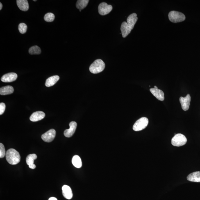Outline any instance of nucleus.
Segmentation results:
<instances>
[{
  "label": "nucleus",
  "instance_id": "26",
  "mask_svg": "<svg viewBox=\"0 0 200 200\" xmlns=\"http://www.w3.org/2000/svg\"><path fill=\"white\" fill-rule=\"evenodd\" d=\"M6 108V105L4 103H0V115H2L4 113Z\"/></svg>",
  "mask_w": 200,
  "mask_h": 200
},
{
  "label": "nucleus",
  "instance_id": "5",
  "mask_svg": "<svg viewBox=\"0 0 200 200\" xmlns=\"http://www.w3.org/2000/svg\"><path fill=\"white\" fill-rule=\"evenodd\" d=\"M187 139L185 135L178 133L174 136L171 140V144L175 146H183L187 143Z\"/></svg>",
  "mask_w": 200,
  "mask_h": 200
},
{
  "label": "nucleus",
  "instance_id": "13",
  "mask_svg": "<svg viewBox=\"0 0 200 200\" xmlns=\"http://www.w3.org/2000/svg\"><path fill=\"white\" fill-rule=\"evenodd\" d=\"M150 90L153 95L155 96L157 99L160 101H164L165 97H164V94L163 91L160 89L155 88L150 89Z\"/></svg>",
  "mask_w": 200,
  "mask_h": 200
},
{
  "label": "nucleus",
  "instance_id": "21",
  "mask_svg": "<svg viewBox=\"0 0 200 200\" xmlns=\"http://www.w3.org/2000/svg\"><path fill=\"white\" fill-rule=\"evenodd\" d=\"M89 0H78L76 3V7L79 10H83L87 7L89 3Z\"/></svg>",
  "mask_w": 200,
  "mask_h": 200
},
{
  "label": "nucleus",
  "instance_id": "9",
  "mask_svg": "<svg viewBox=\"0 0 200 200\" xmlns=\"http://www.w3.org/2000/svg\"><path fill=\"white\" fill-rule=\"evenodd\" d=\"M191 97L189 94H187L185 97H181L179 101L181 105L182 108L184 111H187L189 110L190 105Z\"/></svg>",
  "mask_w": 200,
  "mask_h": 200
},
{
  "label": "nucleus",
  "instance_id": "29",
  "mask_svg": "<svg viewBox=\"0 0 200 200\" xmlns=\"http://www.w3.org/2000/svg\"><path fill=\"white\" fill-rule=\"evenodd\" d=\"M154 88H155V89H158V87H157L156 86H155L154 87Z\"/></svg>",
  "mask_w": 200,
  "mask_h": 200
},
{
  "label": "nucleus",
  "instance_id": "3",
  "mask_svg": "<svg viewBox=\"0 0 200 200\" xmlns=\"http://www.w3.org/2000/svg\"><path fill=\"white\" fill-rule=\"evenodd\" d=\"M105 65L101 59H98L94 61L89 67V71L94 74H97L104 70Z\"/></svg>",
  "mask_w": 200,
  "mask_h": 200
},
{
  "label": "nucleus",
  "instance_id": "22",
  "mask_svg": "<svg viewBox=\"0 0 200 200\" xmlns=\"http://www.w3.org/2000/svg\"><path fill=\"white\" fill-rule=\"evenodd\" d=\"M29 52L31 55H39L41 52V50L39 46H34L30 48Z\"/></svg>",
  "mask_w": 200,
  "mask_h": 200
},
{
  "label": "nucleus",
  "instance_id": "2",
  "mask_svg": "<svg viewBox=\"0 0 200 200\" xmlns=\"http://www.w3.org/2000/svg\"><path fill=\"white\" fill-rule=\"evenodd\" d=\"M6 158L7 162L12 165H17L20 162V155L15 149L8 150L6 152Z\"/></svg>",
  "mask_w": 200,
  "mask_h": 200
},
{
  "label": "nucleus",
  "instance_id": "23",
  "mask_svg": "<svg viewBox=\"0 0 200 200\" xmlns=\"http://www.w3.org/2000/svg\"><path fill=\"white\" fill-rule=\"evenodd\" d=\"M44 20L47 22H53L55 18V16L54 14L51 13H46L44 16Z\"/></svg>",
  "mask_w": 200,
  "mask_h": 200
},
{
  "label": "nucleus",
  "instance_id": "12",
  "mask_svg": "<svg viewBox=\"0 0 200 200\" xmlns=\"http://www.w3.org/2000/svg\"><path fill=\"white\" fill-rule=\"evenodd\" d=\"M45 114L42 111H37L32 114L30 117V120L32 122H37L41 120L45 117Z\"/></svg>",
  "mask_w": 200,
  "mask_h": 200
},
{
  "label": "nucleus",
  "instance_id": "4",
  "mask_svg": "<svg viewBox=\"0 0 200 200\" xmlns=\"http://www.w3.org/2000/svg\"><path fill=\"white\" fill-rule=\"evenodd\" d=\"M168 17L170 21L174 23L183 22L186 19L185 16L183 13L176 11L170 12Z\"/></svg>",
  "mask_w": 200,
  "mask_h": 200
},
{
  "label": "nucleus",
  "instance_id": "28",
  "mask_svg": "<svg viewBox=\"0 0 200 200\" xmlns=\"http://www.w3.org/2000/svg\"><path fill=\"white\" fill-rule=\"evenodd\" d=\"M2 3L1 2L0 3V10H1L2 9Z\"/></svg>",
  "mask_w": 200,
  "mask_h": 200
},
{
  "label": "nucleus",
  "instance_id": "6",
  "mask_svg": "<svg viewBox=\"0 0 200 200\" xmlns=\"http://www.w3.org/2000/svg\"><path fill=\"white\" fill-rule=\"evenodd\" d=\"M148 123H149V120L147 117L140 118L134 124L133 129L135 131H142L147 126Z\"/></svg>",
  "mask_w": 200,
  "mask_h": 200
},
{
  "label": "nucleus",
  "instance_id": "24",
  "mask_svg": "<svg viewBox=\"0 0 200 200\" xmlns=\"http://www.w3.org/2000/svg\"><path fill=\"white\" fill-rule=\"evenodd\" d=\"M27 26L24 23H21L18 26L19 31L21 33L24 34L26 32L27 30Z\"/></svg>",
  "mask_w": 200,
  "mask_h": 200
},
{
  "label": "nucleus",
  "instance_id": "25",
  "mask_svg": "<svg viewBox=\"0 0 200 200\" xmlns=\"http://www.w3.org/2000/svg\"><path fill=\"white\" fill-rule=\"evenodd\" d=\"M5 148L2 144H0V158H2L6 156Z\"/></svg>",
  "mask_w": 200,
  "mask_h": 200
},
{
  "label": "nucleus",
  "instance_id": "7",
  "mask_svg": "<svg viewBox=\"0 0 200 200\" xmlns=\"http://www.w3.org/2000/svg\"><path fill=\"white\" fill-rule=\"evenodd\" d=\"M112 6L105 2L100 3L98 6V12L100 15H105L109 14L112 10Z\"/></svg>",
  "mask_w": 200,
  "mask_h": 200
},
{
  "label": "nucleus",
  "instance_id": "11",
  "mask_svg": "<svg viewBox=\"0 0 200 200\" xmlns=\"http://www.w3.org/2000/svg\"><path fill=\"white\" fill-rule=\"evenodd\" d=\"M17 75L15 73H9L3 75L1 78V81L3 83H11L17 80Z\"/></svg>",
  "mask_w": 200,
  "mask_h": 200
},
{
  "label": "nucleus",
  "instance_id": "10",
  "mask_svg": "<svg viewBox=\"0 0 200 200\" xmlns=\"http://www.w3.org/2000/svg\"><path fill=\"white\" fill-rule=\"evenodd\" d=\"M69 125L70 127L69 129L65 130L64 132V135L67 137H70L72 136L76 131L77 126L76 122L75 121L71 122Z\"/></svg>",
  "mask_w": 200,
  "mask_h": 200
},
{
  "label": "nucleus",
  "instance_id": "1",
  "mask_svg": "<svg viewBox=\"0 0 200 200\" xmlns=\"http://www.w3.org/2000/svg\"><path fill=\"white\" fill-rule=\"evenodd\" d=\"M138 19L137 14H131L127 19V22H123L121 25V30L123 37H126L131 33Z\"/></svg>",
  "mask_w": 200,
  "mask_h": 200
},
{
  "label": "nucleus",
  "instance_id": "17",
  "mask_svg": "<svg viewBox=\"0 0 200 200\" xmlns=\"http://www.w3.org/2000/svg\"><path fill=\"white\" fill-rule=\"evenodd\" d=\"M17 4L20 10L23 11H26L29 8V5L27 0H17Z\"/></svg>",
  "mask_w": 200,
  "mask_h": 200
},
{
  "label": "nucleus",
  "instance_id": "19",
  "mask_svg": "<svg viewBox=\"0 0 200 200\" xmlns=\"http://www.w3.org/2000/svg\"><path fill=\"white\" fill-rule=\"evenodd\" d=\"M14 92L13 87L11 86H7L0 88V94L2 95L11 94Z\"/></svg>",
  "mask_w": 200,
  "mask_h": 200
},
{
  "label": "nucleus",
  "instance_id": "18",
  "mask_svg": "<svg viewBox=\"0 0 200 200\" xmlns=\"http://www.w3.org/2000/svg\"><path fill=\"white\" fill-rule=\"evenodd\" d=\"M59 79H60V77L58 75L50 77L46 80L45 86L48 87L53 86L56 83Z\"/></svg>",
  "mask_w": 200,
  "mask_h": 200
},
{
  "label": "nucleus",
  "instance_id": "16",
  "mask_svg": "<svg viewBox=\"0 0 200 200\" xmlns=\"http://www.w3.org/2000/svg\"><path fill=\"white\" fill-rule=\"evenodd\" d=\"M187 179L189 181L200 183V171L193 172L189 175Z\"/></svg>",
  "mask_w": 200,
  "mask_h": 200
},
{
  "label": "nucleus",
  "instance_id": "27",
  "mask_svg": "<svg viewBox=\"0 0 200 200\" xmlns=\"http://www.w3.org/2000/svg\"><path fill=\"white\" fill-rule=\"evenodd\" d=\"M48 200H58V199L55 197H51Z\"/></svg>",
  "mask_w": 200,
  "mask_h": 200
},
{
  "label": "nucleus",
  "instance_id": "31",
  "mask_svg": "<svg viewBox=\"0 0 200 200\" xmlns=\"http://www.w3.org/2000/svg\"><path fill=\"white\" fill-rule=\"evenodd\" d=\"M34 1H36V0H33Z\"/></svg>",
  "mask_w": 200,
  "mask_h": 200
},
{
  "label": "nucleus",
  "instance_id": "8",
  "mask_svg": "<svg viewBox=\"0 0 200 200\" xmlns=\"http://www.w3.org/2000/svg\"><path fill=\"white\" fill-rule=\"evenodd\" d=\"M56 132L54 129H51L42 135L41 138L44 141L50 142L54 140L56 136Z\"/></svg>",
  "mask_w": 200,
  "mask_h": 200
},
{
  "label": "nucleus",
  "instance_id": "20",
  "mask_svg": "<svg viewBox=\"0 0 200 200\" xmlns=\"http://www.w3.org/2000/svg\"><path fill=\"white\" fill-rule=\"evenodd\" d=\"M72 163L75 167L80 168L82 166L81 158L78 155H75L72 159Z\"/></svg>",
  "mask_w": 200,
  "mask_h": 200
},
{
  "label": "nucleus",
  "instance_id": "15",
  "mask_svg": "<svg viewBox=\"0 0 200 200\" xmlns=\"http://www.w3.org/2000/svg\"><path fill=\"white\" fill-rule=\"evenodd\" d=\"M37 158V155L35 154H32L28 155L26 158V162L27 164L29 166V167L32 169H35L36 165L34 164V160Z\"/></svg>",
  "mask_w": 200,
  "mask_h": 200
},
{
  "label": "nucleus",
  "instance_id": "14",
  "mask_svg": "<svg viewBox=\"0 0 200 200\" xmlns=\"http://www.w3.org/2000/svg\"><path fill=\"white\" fill-rule=\"evenodd\" d=\"M62 194L64 197L67 199H71L73 197L72 189L67 185H64L62 187Z\"/></svg>",
  "mask_w": 200,
  "mask_h": 200
},
{
  "label": "nucleus",
  "instance_id": "30",
  "mask_svg": "<svg viewBox=\"0 0 200 200\" xmlns=\"http://www.w3.org/2000/svg\"><path fill=\"white\" fill-rule=\"evenodd\" d=\"M79 11H80V12H81V10H79Z\"/></svg>",
  "mask_w": 200,
  "mask_h": 200
}]
</instances>
